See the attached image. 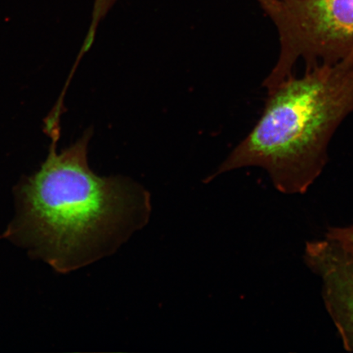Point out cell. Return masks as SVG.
Here are the masks:
<instances>
[{
  "instance_id": "4",
  "label": "cell",
  "mask_w": 353,
  "mask_h": 353,
  "mask_svg": "<svg viewBox=\"0 0 353 353\" xmlns=\"http://www.w3.org/2000/svg\"><path fill=\"white\" fill-rule=\"evenodd\" d=\"M307 268L321 281V296L344 348L353 352V259L325 237L306 243Z\"/></svg>"
},
{
  "instance_id": "1",
  "label": "cell",
  "mask_w": 353,
  "mask_h": 353,
  "mask_svg": "<svg viewBox=\"0 0 353 353\" xmlns=\"http://www.w3.org/2000/svg\"><path fill=\"white\" fill-rule=\"evenodd\" d=\"M88 130L50 154L15 188L17 214L3 237L57 272H69L112 254L148 223L151 196L127 176H101L88 163Z\"/></svg>"
},
{
  "instance_id": "3",
  "label": "cell",
  "mask_w": 353,
  "mask_h": 353,
  "mask_svg": "<svg viewBox=\"0 0 353 353\" xmlns=\"http://www.w3.org/2000/svg\"><path fill=\"white\" fill-rule=\"evenodd\" d=\"M275 24L280 52L263 87L271 91L305 69L353 59V0H257Z\"/></svg>"
},
{
  "instance_id": "2",
  "label": "cell",
  "mask_w": 353,
  "mask_h": 353,
  "mask_svg": "<svg viewBox=\"0 0 353 353\" xmlns=\"http://www.w3.org/2000/svg\"><path fill=\"white\" fill-rule=\"evenodd\" d=\"M261 118L209 180L259 167L285 195L306 193L328 162L335 132L353 113V59L305 69L268 92Z\"/></svg>"
},
{
  "instance_id": "5",
  "label": "cell",
  "mask_w": 353,
  "mask_h": 353,
  "mask_svg": "<svg viewBox=\"0 0 353 353\" xmlns=\"http://www.w3.org/2000/svg\"><path fill=\"white\" fill-rule=\"evenodd\" d=\"M325 238L333 241L353 259V225L328 228Z\"/></svg>"
}]
</instances>
